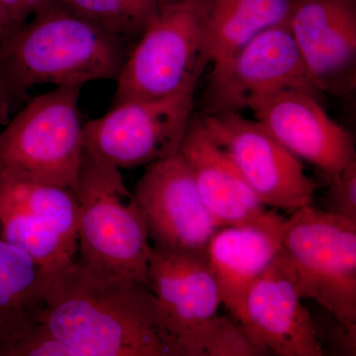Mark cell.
<instances>
[{"label": "cell", "mask_w": 356, "mask_h": 356, "mask_svg": "<svg viewBox=\"0 0 356 356\" xmlns=\"http://www.w3.org/2000/svg\"><path fill=\"white\" fill-rule=\"evenodd\" d=\"M42 323L76 356H177L153 291L81 259L51 271Z\"/></svg>", "instance_id": "cell-1"}, {"label": "cell", "mask_w": 356, "mask_h": 356, "mask_svg": "<svg viewBox=\"0 0 356 356\" xmlns=\"http://www.w3.org/2000/svg\"><path fill=\"white\" fill-rule=\"evenodd\" d=\"M128 54L120 42L50 0L0 39V125L36 86L116 81Z\"/></svg>", "instance_id": "cell-2"}, {"label": "cell", "mask_w": 356, "mask_h": 356, "mask_svg": "<svg viewBox=\"0 0 356 356\" xmlns=\"http://www.w3.org/2000/svg\"><path fill=\"white\" fill-rule=\"evenodd\" d=\"M211 0H170L129 51L116 79L113 104L195 93L212 63Z\"/></svg>", "instance_id": "cell-3"}, {"label": "cell", "mask_w": 356, "mask_h": 356, "mask_svg": "<svg viewBox=\"0 0 356 356\" xmlns=\"http://www.w3.org/2000/svg\"><path fill=\"white\" fill-rule=\"evenodd\" d=\"M74 194L79 206L77 250L81 261L139 280L149 288L153 245L142 210L120 170L83 149Z\"/></svg>", "instance_id": "cell-4"}, {"label": "cell", "mask_w": 356, "mask_h": 356, "mask_svg": "<svg viewBox=\"0 0 356 356\" xmlns=\"http://www.w3.org/2000/svg\"><path fill=\"white\" fill-rule=\"evenodd\" d=\"M83 86H58L27 100L0 130V172L74 192L83 152Z\"/></svg>", "instance_id": "cell-5"}, {"label": "cell", "mask_w": 356, "mask_h": 356, "mask_svg": "<svg viewBox=\"0 0 356 356\" xmlns=\"http://www.w3.org/2000/svg\"><path fill=\"white\" fill-rule=\"evenodd\" d=\"M281 252L294 269L302 298L356 324V221L313 204L300 208L285 219Z\"/></svg>", "instance_id": "cell-6"}, {"label": "cell", "mask_w": 356, "mask_h": 356, "mask_svg": "<svg viewBox=\"0 0 356 356\" xmlns=\"http://www.w3.org/2000/svg\"><path fill=\"white\" fill-rule=\"evenodd\" d=\"M194 115V93L116 103L83 124V149L100 161L130 170L179 153Z\"/></svg>", "instance_id": "cell-7"}, {"label": "cell", "mask_w": 356, "mask_h": 356, "mask_svg": "<svg viewBox=\"0 0 356 356\" xmlns=\"http://www.w3.org/2000/svg\"><path fill=\"white\" fill-rule=\"evenodd\" d=\"M291 89L323 95L286 22L268 28L224 62L212 65L199 113H242L259 100Z\"/></svg>", "instance_id": "cell-8"}, {"label": "cell", "mask_w": 356, "mask_h": 356, "mask_svg": "<svg viewBox=\"0 0 356 356\" xmlns=\"http://www.w3.org/2000/svg\"><path fill=\"white\" fill-rule=\"evenodd\" d=\"M197 115L264 206L292 213L313 204L320 185L259 121L238 112Z\"/></svg>", "instance_id": "cell-9"}, {"label": "cell", "mask_w": 356, "mask_h": 356, "mask_svg": "<svg viewBox=\"0 0 356 356\" xmlns=\"http://www.w3.org/2000/svg\"><path fill=\"white\" fill-rule=\"evenodd\" d=\"M133 194L154 248L207 250L211 238L222 228L204 204L180 153L147 165Z\"/></svg>", "instance_id": "cell-10"}, {"label": "cell", "mask_w": 356, "mask_h": 356, "mask_svg": "<svg viewBox=\"0 0 356 356\" xmlns=\"http://www.w3.org/2000/svg\"><path fill=\"white\" fill-rule=\"evenodd\" d=\"M287 26L322 95L355 88L356 0H293Z\"/></svg>", "instance_id": "cell-11"}, {"label": "cell", "mask_w": 356, "mask_h": 356, "mask_svg": "<svg viewBox=\"0 0 356 356\" xmlns=\"http://www.w3.org/2000/svg\"><path fill=\"white\" fill-rule=\"evenodd\" d=\"M296 274L280 252L248 288L240 322L255 343L280 356H323L310 312L302 304Z\"/></svg>", "instance_id": "cell-12"}, {"label": "cell", "mask_w": 356, "mask_h": 356, "mask_svg": "<svg viewBox=\"0 0 356 356\" xmlns=\"http://www.w3.org/2000/svg\"><path fill=\"white\" fill-rule=\"evenodd\" d=\"M320 98L291 89L259 100L250 110L288 152L329 177L355 161V144L350 132L327 113Z\"/></svg>", "instance_id": "cell-13"}, {"label": "cell", "mask_w": 356, "mask_h": 356, "mask_svg": "<svg viewBox=\"0 0 356 356\" xmlns=\"http://www.w3.org/2000/svg\"><path fill=\"white\" fill-rule=\"evenodd\" d=\"M285 219L267 208L250 221L222 227L208 243L222 304L236 320L242 318L248 288L280 254Z\"/></svg>", "instance_id": "cell-14"}, {"label": "cell", "mask_w": 356, "mask_h": 356, "mask_svg": "<svg viewBox=\"0 0 356 356\" xmlns=\"http://www.w3.org/2000/svg\"><path fill=\"white\" fill-rule=\"evenodd\" d=\"M149 288L172 336L217 315L221 295L207 250L172 252L152 248Z\"/></svg>", "instance_id": "cell-15"}, {"label": "cell", "mask_w": 356, "mask_h": 356, "mask_svg": "<svg viewBox=\"0 0 356 356\" xmlns=\"http://www.w3.org/2000/svg\"><path fill=\"white\" fill-rule=\"evenodd\" d=\"M179 153L204 204L222 228L250 221L267 209L228 154L206 132L197 114L192 117Z\"/></svg>", "instance_id": "cell-16"}, {"label": "cell", "mask_w": 356, "mask_h": 356, "mask_svg": "<svg viewBox=\"0 0 356 356\" xmlns=\"http://www.w3.org/2000/svg\"><path fill=\"white\" fill-rule=\"evenodd\" d=\"M49 275L31 257L0 238V356H8L43 324Z\"/></svg>", "instance_id": "cell-17"}, {"label": "cell", "mask_w": 356, "mask_h": 356, "mask_svg": "<svg viewBox=\"0 0 356 356\" xmlns=\"http://www.w3.org/2000/svg\"><path fill=\"white\" fill-rule=\"evenodd\" d=\"M293 0H211L212 65L220 64L257 35L286 23Z\"/></svg>", "instance_id": "cell-18"}, {"label": "cell", "mask_w": 356, "mask_h": 356, "mask_svg": "<svg viewBox=\"0 0 356 356\" xmlns=\"http://www.w3.org/2000/svg\"><path fill=\"white\" fill-rule=\"evenodd\" d=\"M0 206L41 220L77 248L79 206L72 189L0 172Z\"/></svg>", "instance_id": "cell-19"}, {"label": "cell", "mask_w": 356, "mask_h": 356, "mask_svg": "<svg viewBox=\"0 0 356 356\" xmlns=\"http://www.w3.org/2000/svg\"><path fill=\"white\" fill-rule=\"evenodd\" d=\"M132 50L161 7L170 0H57Z\"/></svg>", "instance_id": "cell-20"}, {"label": "cell", "mask_w": 356, "mask_h": 356, "mask_svg": "<svg viewBox=\"0 0 356 356\" xmlns=\"http://www.w3.org/2000/svg\"><path fill=\"white\" fill-rule=\"evenodd\" d=\"M0 238L20 248L40 266L53 271L72 261L77 248L32 215L0 206Z\"/></svg>", "instance_id": "cell-21"}, {"label": "cell", "mask_w": 356, "mask_h": 356, "mask_svg": "<svg viewBox=\"0 0 356 356\" xmlns=\"http://www.w3.org/2000/svg\"><path fill=\"white\" fill-rule=\"evenodd\" d=\"M177 356H262L266 348L250 339L232 315H215L180 332L175 339Z\"/></svg>", "instance_id": "cell-22"}, {"label": "cell", "mask_w": 356, "mask_h": 356, "mask_svg": "<svg viewBox=\"0 0 356 356\" xmlns=\"http://www.w3.org/2000/svg\"><path fill=\"white\" fill-rule=\"evenodd\" d=\"M329 179L327 211L356 221V159Z\"/></svg>", "instance_id": "cell-23"}, {"label": "cell", "mask_w": 356, "mask_h": 356, "mask_svg": "<svg viewBox=\"0 0 356 356\" xmlns=\"http://www.w3.org/2000/svg\"><path fill=\"white\" fill-rule=\"evenodd\" d=\"M8 356H76L69 346L51 334L44 324L39 325Z\"/></svg>", "instance_id": "cell-24"}, {"label": "cell", "mask_w": 356, "mask_h": 356, "mask_svg": "<svg viewBox=\"0 0 356 356\" xmlns=\"http://www.w3.org/2000/svg\"><path fill=\"white\" fill-rule=\"evenodd\" d=\"M332 323L323 334H318L322 346L327 341L341 355L355 356L356 324L341 322L334 316H332Z\"/></svg>", "instance_id": "cell-25"}, {"label": "cell", "mask_w": 356, "mask_h": 356, "mask_svg": "<svg viewBox=\"0 0 356 356\" xmlns=\"http://www.w3.org/2000/svg\"><path fill=\"white\" fill-rule=\"evenodd\" d=\"M49 1L50 0H0V6L6 11L13 30L24 24Z\"/></svg>", "instance_id": "cell-26"}, {"label": "cell", "mask_w": 356, "mask_h": 356, "mask_svg": "<svg viewBox=\"0 0 356 356\" xmlns=\"http://www.w3.org/2000/svg\"><path fill=\"white\" fill-rule=\"evenodd\" d=\"M11 30H13V27H11L8 15H7L3 7L0 6V39L6 36L7 33L10 32Z\"/></svg>", "instance_id": "cell-27"}]
</instances>
